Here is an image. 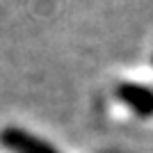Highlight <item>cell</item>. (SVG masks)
I'll use <instances>...</instances> for the list:
<instances>
[{"mask_svg": "<svg viewBox=\"0 0 153 153\" xmlns=\"http://www.w3.org/2000/svg\"><path fill=\"white\" fill-rule=\"evenodd\" d=\"M0 144L14 153H59L53 144L30 135L23 128H5V130H0Z\"/></svg>", "mask_w": 153, "mask_h": 153, "instance_id": "obj_1", "label": "cell"}, {"mask_svg": "<svg viewBox=\"0 0 153 153\" xmlns=\"http://www.w3.org/2000/svg\"><path fill=\"white\" fill-rule=\"evenodd\" d=\"M117 98L128 105L137 117H153V89L135 82H121L117 87Z\"/></svg>", "mask_w": 153, "mask_h": 153, "instance_id": "obj_2", "label": "cell"}]
</instances>
